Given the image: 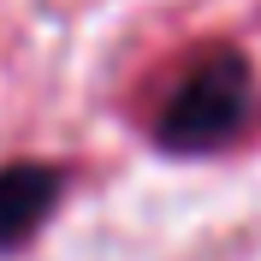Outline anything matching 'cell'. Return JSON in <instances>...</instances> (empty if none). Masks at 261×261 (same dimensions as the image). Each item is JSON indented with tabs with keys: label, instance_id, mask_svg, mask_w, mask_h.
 <instances>
[{
	"label": "cell",
	"instance_id": "cell-1",
	"mask_svg": "<svg viewBox=\"0 0 261 261\" xmlns=\"http://www.w3.org/2000/svg\"><path fill=\"white\" fill-rule=\"evenodd\" d=\"M255 119V65L238 42H190L148 71L143 130L172 154H214Z\"/></svg>",
	"mask_w": 261,
	"mask_h": 261
},
{
	"label": "cell",
	"instance_id": "cell-2",
	"mask_svg": "<svg viewBox=\"0 0 261 261\" xmlns=\"http://www.w3.org/2000/svg\"><path fill=\"white\" fill-rule=\"evenodd\" d=\"M60 166H42V161H12L0 166V255L6 249H24L36 231L48 226V214L60 208Z\"/></svg>",
	"mask_w": 261,
	"mask_h": 261
}]
</instances>
